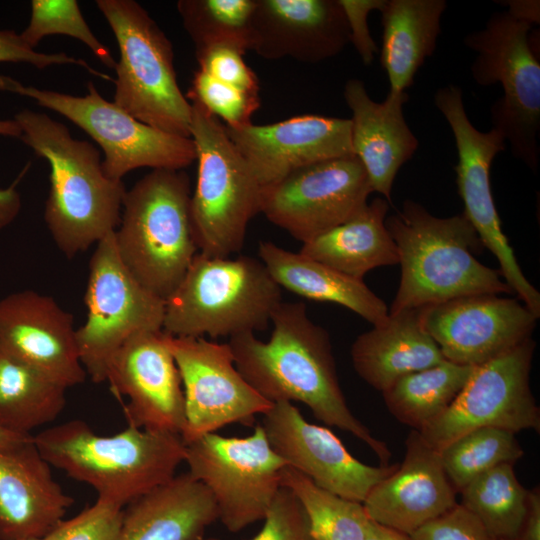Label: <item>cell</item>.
<instances>
[{"instance_id": "obj_29", "label": "cell", "mask_w": 540, "mask_h": 540, "mask_svg": "<svg viewBox=\"0 0 540 540\" xmlns=\"http://www.w3.org/2000/svg\"><path fill=\"white\" fill-rule=\"evenodd\" d=\"M389 205L383 197L373 199L348 221L302 243L299 252L360 280L377 267L398 264V249L385 224Z\"/></svg>"}, {"instance_id": "obj_49", "label": "cell", "mask_w": 540, "mask_h": 540, "mask_svg": "<svg viewBox=\"0 0 540 540\" xmlns=\"http://www.w3.org/2000/svg\"><path fill=\"white\" fill-rule=\"evenodd\" d=\"M32 438L31 434H18L0 428V449L15 447Z\"/></svg>"}, {"instance_id": "obj_34", "label": "cell", "mask_w": 540, "mask_h": 540, "mask_svg": "<svg viewBox=\"0 0 540 540\" xmlns=\"http://www.w3.org/2000/svg\"><path fill=\"white\" fill-rule=\"evenodd\" d=\"M281 486L302 506L313 540H364L370 518L362 503L320 488L308 477L286 466Z\"/></svg>"}, {"instance_id": "obj_3", "label": "cell", "mask_w": 540, "mask_h": 540, "mask_svg": "<svg viewBox=\"0 0 540 540\" xmlns=\"http://www.w3.org/2000/svg\"><path fill=\"white\" fill-rule=\"evenodd\" d=\"M385 224L401 266L389 314L464 296L513 293L499 270L475 258L483 245L462 213L436 217L421 204L406 200L402 210L386 218Z\"/></svg>"}, {"instance_id": "obj_17", "label": "cell", "mask_w": 540, "mask_h": 540, "mask_svg": "<svg viewBox=\"0 0 540 540\" xmlns=\"http://www.w3.org/2000/svg\"><path fill=\"white\" fill-rule=\"evenodd\" d=\"M420 313L445 360L473 367L530 339L539 318L523 302L495 294L455 298Z\"/></svg>"}, {"instance_id": "obj_8", "label": "cell", "mask_w": 540, "mask_h": 540, "mask_svg": "<svg viewBox=\"0 0 540 540\" xmlns=\"http://www.w3.org/2000/svg\"><path fill=\"white\" fill-rule=\"evenodd\" d=\"M118 44L113 103L163 132L190 138L191 104L177 81L171 41L134 0H97Z\"/></svg>"}, {"instance_id": "obj_33", "label": "cell", "mask_w": 540, "mask_h": 540, "mask_svg": "<svg viewBox=\"0 0 540 540\" xmlns=\"http://www.w3.org/2000/svg\"><path fill=\"white\" fill-rule=\"evenodd\" d=\"M461 505L475 515L494 540H516L527 508L528 490L513 464L479 475L461 491Z\"/></svg>"}, {"instance_id": "obj_20", "label": "cell", "mask_w": 540, "mask_h": 540, "mask_svg": "<svg viewBox=\"0 0 540 540\" xmlns=\"http://www.w3.org/2000/svg\"><path fill=\"white\" fill-rule=\"evenodd\" d=\"M0 351L65 389L82 384L87 376L72 315L34 290L0 299Z\"/></svg>"}, {"instance_id": "obj_2", "label": "cell", "mask_w": 540, "mask_h": 540, "mask_svg": "<svg viewBox=\"0 0 540 540\" xmlns=\"http://www.w3.org/2000/svg\"><path fill=\"white\" fill-rule=\"evenodd\" d=\"M13 119L19 139L50 166L44 220L58 249L73 258L114 232L126 189L105 174L98 149L47 114L22 109Z\"/></svg>"}, {"instance_id": "obj_47", "label": "cell", "mask_w": 540, "mask_h": 540, "mask_svg": "<svg viewBox=\"0 0 540 540\" xmlns=\"http://www.w3.org/2000/svg\"><path fill=\"white\" fill-rule=\"evenodd\" d=\"M508 12L516 19L525 21L531 25L539 23V1L535 0H512L508 1Z\"/></svg>"}, {"instance_id": "obj_26", "label": "cell", "mask_w": 540, "mask_h": 540, "mask_svg": "<svg viewBox=\"0 0 540 540\" xmlns=\"http://www.w3.org/2000/svg\"><path fill=\"white\" fill-rule=\"evenodd\" d=\"M216 520L210 491L187 472L125 506L116 540H203Z\"/></svg>"}, {"instance_id": "obj_38", "label": "cell", "mask_w": 540, "mask_h": 540, "mask_svg": "<svg viewBox=\"0 0 540 540\" xmlns=\"http://www.w3.org/2000/svg\"><path fill=\"white\" fill-rule=\"evenodd\" d=\"M200 103L228 128H239L251 123V116L260 106L258 94L242 91L197 70L186 95Z\"/></svg>"}, {"instance_id": "obj_1", "label": "cell", "mask_w": 540, "mask_h": 540, "mask_svg": "<svg viewBox=\"0 0 540 540\" xmlns=\"http://www.w3.org/2000/svg\"><path fill=\"white\" fill-rule=\"evenodd\" d=\"M268 341L254 333L229 339L237 370L265 399L300 402L321 422L367 444L381 465H389L387 444L375 438L351 412L339 384L327 331L307 315L302 302H282L271 317Z\"/></svg>"}, {"instance_id": "obj_27", "label": "cell", "mask_w": 540, "mask_h": 540, "mask_svg": "<svg viewBox=\"0 0 540 540\" xmlns=\"http://www.w3.org/2000/svg\"><path fill=\"white\" fill-rule=\"evenodd\" d=\"M350 354L356 373L380 392L409 373L445 361L423 327L420 309L389 314L386 323L355 339Z\"/></svg>"}, {"instance_id": "obj_44", "label": "cell", "mask_w": 540, "mask_h": 540, "mask_svg": "<svg viewBox=\"0 0 540 540\" xmlns=\"http://www.w3.org/2000/svg\"><path fill=\"white\" fill-rule=\"evenodd\" d=\"M345 14L349 40L365 65L372 63L378 48L370 34L368 16L381 10L385 0H338Z\"/></svg>"}, {"instance_id": "obj_14", "label": "cell", "mask_w": 540, "mask_h": 540, "mask_svg": "<svg viewBox=\"0 0 540 540\" xmlns=\"http://www.w3.org/2000/svg\"><path fill=\"white\" fill-rule=\"evenodd\" d=\"M530 338L502 355L475 366L447 410L418 431L439 452L449 443L482 427L517 433L540 431V409L530 388L535 351Z\"/></svg>"}, {"instance_id": "obj_48", "label": "cell", "mask_w": 540, "mask_h": 540, "mask_svg": "<svg viewBox=\"0 0 540 540\" xmlns=\"http://www.w3.org/2000/svg\"><path fill=\"white\" fill-rule=\"evenodd\" d=\"M364 540H409L408 536L370 519Z\"/></svg>"}, {"instance_id": "obj_5", "label": "cell", "mask_w": 540, "mask_h": 540, "mask_svg": "<svg viewBox=\"0 0 540 540\" xmlns=\"http://www.w3.org/2000/svg\"><path fill=\"white\" fill-rule=\"evenodd\" d=\"M183 170L153 169L126 190L114 231L118 255L151 293L166 301L198 253Z\"/></svg>"}, {"instance_id": "obj_31", "label": "cell", "mask_w": 540, "mask_h": 540, "mask_svg": "<svg viewBox=\"0 0 540 540\" xmlns=\"http://www.w3.org/2000/svg\"><path fill=\"white\" fill-rule=\"evenodd\" d=\"M66 390L0 351V428L31 434L53 422L65 407Z\"/></svg>"}, {"instance_id": "obj_50", "label": "cell", "mask_w": 540, "mask_h": 540, "mask_svg": "<svg viewBox=\"0 0 540 540\" xmlns=\"http://www.w3.org/2000/svg\"><path fill=\"white\" fill-rule=\"evenodd\" d=\"M22 132L17 122L12 119H0V135L6 137L20 138Z\"/></svg>"}, {"instance_id": "obj_37", "label": "cell", "mask_w": 540, "mask_h": 540, "mask_svg": "<svg viewBox=\"0 0 540 540\" xmlns=\"http://www.w3.org/2000/svg\"><path fill=\"white\" fill-rule=\"evenodd\" d=\"M30 6L29 23L20 33L29 47L35 49L49 35H66L85 44L105 66L115 68L110 50L92 32L76 0H32Z\"/></svg>"}, {"instance_id": "obj_25", "label": "cell", "mask_w": 540, "mask_h": 540, "mask_svg": "<svg viewBox=\"0 0 540 540\" xmlns=\"http://www.w3.org/2000/svg\"><path fill=\"white\" fill-rule=\"evenodd\" d=\"M343 95L352 112L353 154L362 163L372 191L391 203L395 177L419 146L403 114L409 96L389 91L383 102H375L359 79L348 80Z\"/></svg>"}, {"instance_id": "obj_39", "label": "cell", "mask_w": 540, "mask_h": 540, "mask_svg": "<svg viewBox=\"0 0 540 540\" xmlns=\"http://www.w3.org/2000/svg\"><path fill=\"white\" fill-rule=\"evenodd\" d=\"M123 511V507L97 498L92 506L60 522L56 540H116Z\"/></svg>"}, {"instance_id": "obj_7", "label": "cell", "mask_w": 540, "mask_h": 540, "mask_svg": "<svg viewBox=\"0 0 540 540\" xmlns=\"http://www.w3.org/2000/svg\"><path fill=\"white\" fill-rule=\"evenodd\" d=\"M189 102L198 162L189 207L194 239L200 253L230 257L242 249L248 224L260 212L262 186L224 123L200 103Z\"/></svg>"}, {"instance_id": "obj_41", "label": "cell", "mask_w": 540, "mask_h": 540, "mask_svg": "<svg viewBox=\"0 0 540 540\" xmlns=\"http://www.w3.org/2000/svg\"><path fill=\"white\" fill-rule=\"evenodd\" d=\"M243 53L225 46L196 52L199 70L242 91L258 94V79L246 64Z\"/></svg>"}, {"instance_id": "obj_12", "label": "cell", "mask_w": 540, "mask_h": 540, "mask_svg": "<svg viewBox=\"0 0 540 540\" xmlns=\"http://www.w3.org/2000/svg\"><path fill=\"white\" fill-rule=\"evenodd\" d=\"M188 473L210 491L218 519L230 532L263 520L287 466L256 425L246 437L205 434L186 443Z\"/></svg>"}, {"instance_id": "obj_23", "label": "cell", "mask_w": 540, "mask_h": 540, "mask_svg": "<svg viewBox=\"0 0 540 540\" xmlns=\"http://www.w3.org/2000/svg\"><path fill=\"white\" fill-rule=\"evenodd\" d=\"M350 43L338 0H256L251 50L274 60L284 57L318 63Z\"/></svg>"}, {"instance_id": "obj_19", "label": "cell", "mask_w": 540, "mask_h": 540, "mask_svg": "<svg viewBox=\"0 0 540 540\" xmlns=\"http://www.w3.org/2000/svg\"><path fill=\"white\" fill-rule=\"evenodd\" d=\"M105 381L118 399H127L128 425L179 435L184 431L181 377L163 330L130 337L112 357Z\"/></svg>"}, {"instance_id": "obj_22", "label": "cell", "mask_w": 540, "mask_h": 540, "mask_svg": "<svg viewBox=\"0 0 540 540\" xmlns=\"http://www.w3.org/2000/svg\"><path fill=\"white\" fill-rule=\"evenodd\" d=\"M404 460L378 482L362 503L368 517L409 536L456 502L457 490L444 470L441 454L412 430Z\"/></svg>"}, {"instance_id": "obj_36", "label": "cell", "mask_w": 540, "mask_h": 540, "mask_svg": "<svg viewBox=\"0 0 540 540\" xmlns=\"http://www.w3.org/2000/svg\"><path fill=\"white\" fill-rule=\"evenodd\" d=\"M446 475L457 492L486 471L518 461L524 451L515 434L482 427L463 434L440 451Z\"/></svg>"}, {"instance_id": "obj_40", "label": "cell", "mask_w": 540, "mask_h": 540, "mask_svg": "<svg viewBox=\"0 0 540 540\" xmlns=\"http://www.w3.org/2000/svg\"><path fill=\"white\" fill-rule=\"evenodd\" d=\"M263 520L262 529L250 540H313L302 506L285 487L280 488Z\"/></svg>"}, {"instance_id": "obj_18", "label": "cell", "mask_w": 540, "mask_h": 540, "mask_svg": "<svg viewBox=\"0 0 540 540\" xmlns=\"http://www.w3.org/2000/svg\"><path fill=\"white\" fill-rule=\"evenodd\" d=\"M261 426L271 448L288 467L348 500L363 503L370 490L398 467L359 461L331 430L308 422L288 401L273 403Z\"/></svg>"}, {"instance_id": "obj_42", "label": "cell", "mask_w": 540, "mask_h": 540, "mask_svg": "<svg viewBox=\"0 0 540 540\" xmlns=\"http://www.w3.org/2000/svg\"><path fill=\"white\" fill-rule=\"evenodd\" d=\"M409 540H494L480 520L457 503L408 536Z\"/></svg>"}, {"instance_id": "obj_16", "label": "cell", "mask_w": 540, "mask_h": 540, "mask_svg": "<svg viewBox=\"0 0 540 540\" xmlns=\"http://www.w3.org/2000/svg\"><path fill=\"white\" fill-rule=\"evenodd\" d=\"M167 343L184 392L185 444L226 425L251 426L272 407L237 370L228 343L169 334Z\"/></svg>"}, {"instance_id": "obj_24", "label": "cell", "mask_w": 540, "mask_h": 540, "mask_svg": "<svg viewBox=\"0 0 540 540\" xmlns=\"http://www.w3.org/2000/svg\"><path fill=\"white\" fill-rule=\"evenodd\" d=\"M72 504L33 438L0 449V540L44 537Z\"/></svg>"}, {"instance_id": "obj_43", "label": "cell", "mask_w": 540, "mask_h": 540, "mask_svg": "<svg viewBox=\"0 0 540 540\" xmlns=\"http://www.w3.org/2000/svg\"><path fill=\"white\" fill-rule=\"evenodd\" d=\"M0 62L27 63L38 69H45L52 65L73 64L85 68L97 77L113 81V78L92 68L80 58L60 53H42L29 47L14 30L0 29Z\"/></svg>"}, {"instance_id": "obj_9", "label": "cell", "mask_w": 540, "mask_h": 540, "mask_svg": "<svg viewBox=\"0 0 540 540\" xmlns=\"http://www.w3.org/2000/svg\"><path fill=\"white\" fill-rule=\"evenodd\" d=\"M532 25L508 11L495 12L479 31L464 37L477 56L471 74L480 86L500 83L503 95L491 106L492 128L509 142L513 156L537 170L540 148V63Z\"/></svg>"}, {"instance_id": "obj_4", "label": "cell", "mask_w": 540, "mask_h": 540, "mask_svg": "<svg viewBox=\"0 0 540 540\" xmlns=\"http://www.w3.org/2000/svg\"><path fill=\"white\" fill-rule=\"evenodd\" d=\"M33 441L51 467L91 486L98 499L123 508L172 479L186 448L176 433L128 425L115 435L100 436L79 419L46 428Z\"/></svg>"}, {"instance_id": "obj_32", "label": "cell", "mask_w": 540, "mask_h": 540, "mask_svg": "<svg viewBox=\"0 0 540 540\" xmlns=\"http://www.w3.org/2000/svg\"><path fill=\"white\" fill-rule=\"evenodd\" d=\"M473 369L445 360L409 373L382 392L385 405L400 423L421 431L447 410Z\"/></svg>"}, {"instance_id": "obj_6", "label": "cell", "mask_w": 540, "mask_h": 540, "mask_svg": "<svg viewBox=\"0 0 540 540\" xmlns=\"http://www.w3.org/2000/svg\"><path fill=\"white\" fill-rule=\"evenodd\" d=\"M281 303V288L260 260L198 252L165 301L162 330L174 337L230 339L264 330Z\"/></svg>"}, {"instance_id": "obj_13", "label": "cell", "mask_w": 540, "mask_h": 540, "mask_svg": "<svg viewBox=\"0 0 540 540\" xmlns=\"http://www.w3.org/2000/svg\"><path fill=\"white\" fill-rule=\"evenodd\" d=\"M434 104L449 124L456 144V185L463 215L475 229L482 245L497 258L505 282L520 300L540 317V293L523 274L502 231L490 185V168L496 155L505 150L506 140L496 129L487 132L470 122L460 87L449 84L437 90Z\"/></svg>"}, {"instance_id": "obj_10", "label": "cell", "mask_w": 540, "mask_h": 540, "mask_svg": "<svg viewBox=\"0 0 540 540\" xmlns=\"http://www.w3.org/2000/svg\"><path fill=\"white\" fill-rule=\"evenodd\" d=\"M0 91L28 97L81 128L103 150V170L111 179L122 180L130 171L143 167L183 170L196 160L191 138L142 123L106 100L92 82L87 84L85 96H74L0 74Z\"/></svg>"}, {"instance_id": "obj_15", "label": "cell", "mask_w": 540, "mask_h": 540, "mask_svg": "<svg viewBox=\"0 0 540 540\" xmlns=\"http://www.w3.org/2000/svg\"><path fill=\"white\" fill-rule=\"evenodd\" d=\"M372 192L362 163L347 155L302 167L262 186L260 212L305 243L354 217Z\"/></svg>"}, {"instance_id": "obj_35", "label": "cell", "mask_w": 540, "mask_h": 540, "mask_svg": "<svg viewBox=\"0 0 540 540\" xmlns=\"http://www.w3.org/2000/svg\"><path fill=\"white\" fill-rule=\"evenodd\" d=\"M256 0H180L177 10L196 52L225 46L251 50Z\"/></svg>"}, {"instance_id": "obj_30", "label": "cell", "mask_w": 540, "mask_h": 540, "mask_svg": "<svg viewBox=\"0 0 540 540\" xmlns=\"http://www.w3.org/2000/svg\"><path fill=\"white\" fill-rule=\"evenodd\" d=\"M446 7L445 0H385L380 62L391 92H406L434 53Z\"/></svg>"}, {"instance_id": "obj_21", "label": "cell", "mask_w": 540, "mask_h": 540, "mask_svg": "<svg viewBox=\"0 0 540 540\" xmlns=\"http://www.w3.org/2000/svg\"><path fill=\"white\" fill-rule=\"evenodd\" d=\"M226 131L261 186L302 167L354 155L350 119L299 115L265 125L226 127Z\"/></svg>"}, {"instance_id": "obj_11", "label": "cell", "mask_w": 540, "mask_h": 540, "mask_svg": "<svg viewBox=\"0 0 540 540\" xmlns=\"http://www.w3.org/2000/svg\"><path fill=\"white\" fill-rule=\"evenodd\" d=\"M86 321L76 329L81 363L95 383L106 380L109 363L133 335L160 331L165 301L142 286L121 261L114 232L96 244L85 293Z\"/></svg>"}, {"instance_id": "obj_28", "label": "cell", "mask_w": 540, "mask_h": 540, "mask_svg": "<svg viewBox=\"0 0 540 540\" xmlns=\"http://www.w3.org/2000/svg\"><path fill=\"white\" fill-rule=\"evenodd\" d=\"M259 257L280 288L307 299L344 306L373 326L382 325L389 318L385 302L363 280L270 241L260 243Z\"/></svg>"}, {"instance_id": "obj_46", "label": "cell", "mask_w": 540, "mask_h": 540, "mask_svg": "<svg viewBox=\"0 0 540 540\" xmlns=\"http://www.w3.org/2000/svg\"><path fill=\"white\" fill-rule=\"evenodd\" d=\"M516 540H540V488L528 490L527 508Z\"/></svg>"}, {"instance_id": "obj_45", "label": "cell", "mask_w": 540, "mask_h": 540, "mask_svg": "<svg viewBox=\"0 0 540 540\" xmlns=\"http://www.w3.org/2000/svg\"><path fill=\"white\" fill-rule=\"evenodd\" d=\"M28 165L21 171L18 178L8 187L0 188V231L9 226L19 215L22 198L17 184L26 173Z\"/></svg>"}, {"instance_id": "obj_51", "label": "cell", "mask_w": 540, "mask_h": 540, "mask_svg": "<svg viewBox=\"0 0 540 540\" xmlns=\"http://www.w3.org/2000/svg\"><path fill=\"white\" fill-rule=\"evenodd\" d=\"M57 537H58V526L51 533H49L48 535L44 537L30 538V539H25V540H56Z\"/></svg>"}]
</instances>
